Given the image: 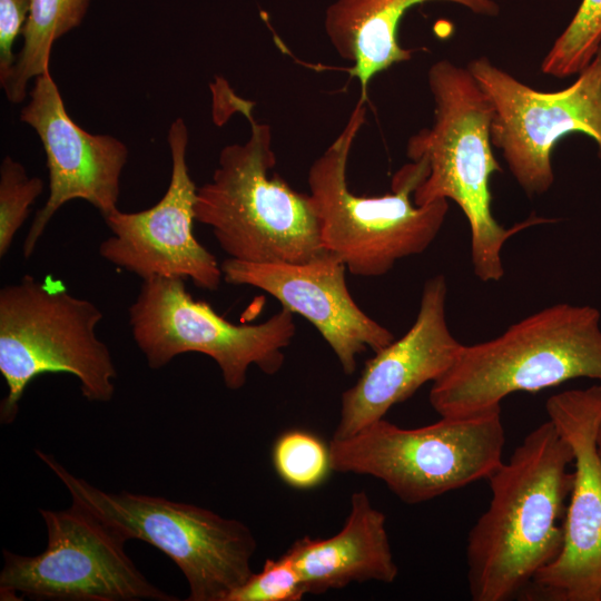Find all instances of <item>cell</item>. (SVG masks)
Listing matches in <instances>:
<instances>
[{
	"label": "cell",
	"instance_id": "6da1fadb",
	"mask_svg": "<svg viewBox=\"0 0 601 601\" xmlns=\"http://www.w3.org/2000/svg\"><path fill=\"white\" fill-rule=\"evenodd\" d=\"M573 452L548 420L487 477L492 497L467 536V584L474 601H506L559 555Z\"/></svg>",
	"mask_w": 601,
	"mask_h": 601
},
{
	"label": "cell",
	"instance_id": "7a4b0ae2",
	"mask_svg": "<svg viewBox=\"0 0 601 601\" xmlns=\"http://www.w3.org/2000/svg\"><path fill=\"white\" fill-rule=\"evenodd\" d=\"M434 101L428 128L413 135L407 157L424 160L425 179L416 187L417 206L451 199L464 213L471 231V260L475 276L484 283L504 275L502 248L519 231L552 219L531 216L505 228L492 213L491 178L501 167L492 150L493 106L467 67L449 59L434 62L427 72Z\"/></svg>",
	"mask_w": 601,
	"mask_h": 601
},
{
	"label": "cell",
	"instance_id": "3957f363",
	"mask_svg": "<svg viewBox=\"0 0 601 601\" xmlns=\"http://www.w3.org/2000/svg\"><path fill=\"white\" fill-rule=\"evenodd\" d=\"M601 315L589 305L559 303L514 323L490 341L461 346L430 391L441 416L501 406L516 392L535 393L573 378L601 383Z\"/></svg>",
	"mask_w": 601,
	"mask_h": 601
},
{
	"label": "cell",
	"instance_id": "277c9868",
	"mask_svg": "<svg viewBox=\"0 0 601 601\" xmlns=\"http://www.w3.org/2000/svg\"><path fill=\"white\" fill-rule=\"evenodd\" d=\"M366 116L361 97L344 128L311 165L307 183L326 253L342 260L356 276L388 273L402 258L427 249L440 233L449 200L417 206L416 187L427 175L424 160L405 164L382 196H357L347 183V161Z\"/></svg>",
	"mask_w": 601,
	"mask_h": 601
},
{
	"label": "cell",
	"instance_id": "5b68a950",
	"mask_svg": "<svg viewBox=\"0 0 601 601\" xmlns=\"http://www.w3.org/2000/svg\"><path fill=\"white\" fill-rule=\"evenodd\" d=\"M240 110L250 124L244 144L225 146L211 180L197 188L195 219L211 228L228 258L302 264L325 254L309 194L277 174L272 129Z\"/></svg>",
	"mask_w": 601,
	"mask_h": 601
},
{
	"label": "cell",
	"instance_id": "8992f818",
	"mask_svg": "<svg viewBox=\"0 0 601 601\" xmlns=\"http://www.w3.org/2000/svg\"><path fill=\"white\" fill-rule=\"evenodd\" d=\"M36 454L72 502L117 536L125 542L144 541L169 556L187 580V601H227L254 572L250 561L257 542L243 522L166 497L107 492L73 475L51 454L41 450Z\"/></svg>",
	"mask_w": 601,
	"mask_h": 601
},
{
	"label": "cell",
	"instance_id": "52a82bcc",
	"mask_svg": "<svg viewBox=\"0 0 601 601\" xmlns=\"http://www.w3.org/2000/svg\"><path fill=\"white\" fill-rule=\"evenodd\" d=\"M101 319L92 302L31 275L0 289V373L7 385L2 424L16 420L27 386L48 373L77 377L89 402L112 400L117 370L96 334Z\"/></svg>",
	"mask_w": 601,
	"mask_h": 601
},
{
	"label": "cell",
	"instance_id": "ba28073f",
	"mask_svg": "<svg viewBox=\"0 0 601 601\" xmlns=\"http://www.w3.org/2000/svg\"><path fill=\"white\" fill-rule=\"evenodd\" d=\"M501 406L404 428L385 418L329 442L332 470L371 475L416 504L487 480L503 462Z\"/></svg>",
	"mask_w": 601,
	"mask_h": 601
},
{
	"label": "cell",
	"instance_id": "9c48e42d",
	"mask_svg": "<svg viewBox=\"0 0 601 601\" xmlns=\"http://www.w3.org/2000/svg\"><path fill=\"white\" fill-rule=\"evenodd\" d=\"M128 319L150 368H161L180 354H205L233 391L246 384L252 365L268 375L277 373L285 361L283 349L296 333L294 313L284 307L259 324H233L208 303L195 299L179 277L142 280Z\"/></svg>",
	"mask_w": 601,
	"mask_h": 601
},
{
	"label": "cell",
	"instance_id": "30bf717a",
	"mask_svg": "<svg viewBox=\"0 0 601 601\" xmlns=\"http://www.w3.org/2000/svg\"><path fill=\"white\" fill-rule=\"evenodd\" d=\"M47 546L37 555L4 549L0 599L53 601H176L151 584L125 552V541L77 503L39 509Z\"/></svg>",
	"mask_w": 601,
	"mask_h": 601
},
{
	"label": "cell",
	"instance_id": "8fae6325",
	"mask_svg": "<svg viewBox=\"0 0 601 601\" xmlns=\"http://www.w3.org/2000/svg\"><path fill=\"white\" fill-rule=\"evenodd\" d=\"M466 67L493 106L492 145L526 195L552 187V154L569 134L589 136L601 161V45L575 81L559 91H539L486 57Z\"/></svg>",
	"mask_w": 601,
	"mask_h": 601
},
{
	"label": "cell",
	"instance_id": "7c38bea8",
	"mask_svg": "<svg viewBox=\"0 0 601 601\" xmlns=\"http://www.w3.org/2000/svg\"><path fill=\"white\" fill-rule=\"evenodd\" d=\"M545 408L572 449L574 480L562 549L521 594L529 600L601 601V384L554 394Z\"/></svg>",
	"mask_w": 601,
	"mask_h": 601
},
{
	"label": "cell",
	"instance_id": "4fadbf2b",
	"mask_svg": "<svg viewBox=\"0 0 601 601\" xmlns=\"http://www.w3.org/2000/svg\"><path fill=\"white\" fill-rule=\"evenodd\" d=\"M167 138L171 154L167 191L148 209L124 213L117 208L104 216L111 236L100 244L99 254L142 280L189 278L197 287L216 290L221 267L193 230L197 187L186 162L188 130L181 118L171 122Z\"/></svg>",
	"mask_w": 601,
	"mask_h": 601
},
{
	"label": "cell",
	"instance_id": "5bb4252c",
	"mask_svg": "<svg viewBox=\"0 0 601 601\" xmlns=\"http://www.w3.org/2000/svg\"><path fill=\"white\" fill-rule=\"evenodd\" d=\"M20 120L35 129L49 171V196L24 238L22 254L32 256L53 215L73 199H82L106 216L116 210L128 148L110 135H92L68 115L50 71L35 79Z\"/></svg>",
	"mask_w": 601,
	"mask_h": 601
},
{
	"label": "cell",
	"instance_id": "9a60e30c",
	"mask_svg": "<svg viewBox=\"0 0 601 601\" xmlns=\"http://www.w3.org/2000/svg\"><path fill=\"white\" fill-rule=\"evenodd\" d=\"M220 267L226 283L259 288L309 321L347 375L355 372L358 354L367 348L375 353L395 339L358 307L346 284L345 264L328 253L302 264L227 258Z\"/></svg>",
	"mask_w": 601,
	"mask_h": 601
},
{
	"label": "cell",
	"instance_id": "2e32d148",
	"mask_svg": "<svg viewBox=\"0 0 601 601\" xmlns=\"http://www.w3.org/2000/svg\"><path fill=\"white\" fill-rule=\"evenodd\" d=\"M446 296L444 275L425 282L411 328L375 352L356 383L343 392L334 439L352 436L384 418L392 406L411 397L423 384L435 382L451 367L462 344L447 325Z\"/></svg>",
	"mask_w": 601,
	"mask_h": 601
},
{
	"label": "cell",
	"instance_id": "e0dca14e",
	"mask_svg": "<svg viewBox=\"0 0 601 601\" xmlns=\"http://www.w3.org/2000/svg\"><path fill=\"white\" fill-rule=\"evenodd\" d=\"M285 554L298 571L307 594H323L352 582L392 583L398 574L386 516L363 490L352 494L349 513L336 534L326 539L304 536Z\"/></svg>",
	"mask_w": 601,
	"mask_h": 601
},
{
	"label": "cell",
	"instance_id": "ac0fdd59",
	"mask_svg": "<svg viewBox=\"0 0 601 601\" xmlns=\"http://www.w3.org/2000/svg\"><path fill=\"white\" fill-rule=\"evenodd\" d=\"M427 1L456 3L479 16L500 13L494 0H335L326 8L325 33L337 55L352 63L348 71L357 78L362 98L377 73L411 59V50L398 42V26L408 9Z\"/></svg>",
	"mask_w": 601,
	"mask_h": 601
},
{
	"label": "cell",
	"instance_id": "d6986e66",
	"mask_svg": "<svg viewBox=\"0 0 601 601\" xmlns=\"http://www.w3.org/2000/svg\"><path fill=\"white\" fill-rule=\"evenodd\" d=\"M91 0H32L28 20L22 30L23 43L8 79L1 85L8 100L20 104L26 99L27 87L50 71L52 45L60 37L78 27Z\"/></svg>",
	"mask_w": 601,
	"mask_h": 601
},
{
	"label": "cell",
	"instance_id": "ffe728a7",
	"mask_svg": "<svg viewBox=\"0 0 601 601\" xmlns=\"http://www.w3.org/2000/svg\"><path fill=\"white\" fill-rule=\"evenodd\" d=\"M601 45V0H582L575 14L545 55L541 70L565 78L582 71Z\"/></svg>",
	"mask_w": 601,
	"mask_h": 601
},
{
	"label": "cell",
	"instance_id": "44dd1931",
	"mask_svg": "<svg viewBox=\"0 0 601 601\" xmlns=\"http://www.w3.org/2000/svg\"><path fill=\"white\" fill-rule=\"evenodd\" d=\"M272 460L282 481L298 490L318 486L333 471L329 445L302 430L279 435L272 450Z\"/></svg>",
	"mask_w": 601,
	"mask_h": 601
},
{
	"label": "cell",
	"instance_id": "7402d4cb",
	"mask_svg": "<svg viewBox=\"0 0 601 601\" xmlns=\"http://www.w3.org/2000/svg\"><path fill=\"white\" fill-rule=\"evenodd\" d=\"M43 190V181L29 177L10 156L0 166V257L9 252L16 234L29 216L30 206Z\"/></svg>",
	"mask_w": 601,
	"mask_h": 601
},
{
	"label": "cell",
	"instance_id": "603a6c76",
	"mask_svg": "<svg viewBox=\"0 0 601 601\" xmlns=\"http://www.w3.org/2000/svg\"><path fill=\"white\" fill-rule=\"evenodd\" d=\"M307 594L292 560L284 553L267 559L259 572L233 591L227 601H299Z\"/></svg>",
	"mask_w": 601,
	"mask_h": 601
},
{
	"label": "cell",
	"instance_id": "cb8c5ba5",
	"mask_svg": "<svg viewBox=\"0 0 601 601\" xmlns=\"http://www.w3.org/2000/svg\"><path fill=\"white\" fill-rule=\"evenodd\" d=\"M32 0H0V83L9 77L16 62L13 43L22 33Z\"/></svg>",
	"mask_w": 601,
	"mask_h": 601
},
{
	"label": "cell",
	"instance_id": "d4e9b609",
	"mask_svg": "<svg viewBox=\"0 0 601 601\" xmlns=\"http://www.w3.org/2000/svg\"><path fill=\"white\" fill-rule=\"evenodd\" d=\"M597 449L601 456V421L599 423L598 432H597Z\"/></svg>",
	"mask_w": 601,
	"mask_h": 601
}]
</instances>
